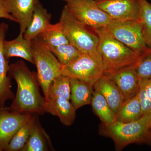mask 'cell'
I'll return each instance as SVG.
<instances>
[{"label": "cell", "mask_w": 151, "mask_h": 151, "mask_svg": "<svg viewBox=\"0 0 151 151\" xmlns=\"http://www.w3.org/2000/svg\"><path fill=\"white\" fill-rule=\"evenodd\" d=\"M9 74L17 84L16 95L9 110L30 114L45 113L46 100L40 92L37 73L30 70L24 61L20 60L9 64Z\"/></svg>", "instance_id": "obj_1"}, {"label": "cell", "mask_w": 151, "mask_h": 151, "mask_svg": "<svg viewBox=\"0 0 151 151\" xmlns=\"http://www.w3.org/2000/svg\"><path fill=\"white\" fill-rule=\"evenodd\" d=\"M76 111L70 100L65 97H58L46 100L45 112L58 116L65 126H70L74 123Z\"/></svg>", "instance_id": "obj_16"}, {"label": "cell", "mask_w": 151, "mask_h": 151, "mask_svg": "<svg viewBox=\"0 0 151 151\" xmlns=\"http://www.w3.org/2000/svg\"><path fill=\"white\" fill-rule=\"evenodd\" d=\"M138 94L142 116L151 115V79L139 81Z\"/></svg>", "instance_id": "obj_27"}, {"label": "cell", "mask_w": 151, "mask_h": 151, "mask_svg": "<svg viewBox=\"0 0 151 151\" xmlns=\"http://www.w3.org/2000/svg\"><path fill=\"white\" fill-rule=\"evenodd\" d=\"M39 1V0H35V4Z\"/></svg>", "instance_id": "obj_32"}, {"label": "cell", "mask_w": 151, "mask_h": 151, "mask_svg": "<svg viewBox=\"0 0 151 151\" xmlns=\"http://www.w3.org/2000/svg\"><path fill=\"white\" fill-rule=\"evenodd\" d=\"M2 29V23H0V34H1V30Z\"/></svg>", "instance_id": "obj_31"}, {"label": "cell", "mask_w": 151, "mask_h": 151, "mask_svg": "<svg viewBox=\"0 0 151 151\" xmlns=\"http://www.w3.org/2000/svg\"><path fill=\"white\" fill-rule=\"evenodd\" d=\"M51 14L38 2L35 4L32 18L23 37L32 41L43 32L51 24Z\"/></svg>", "instance_id": "obj_15"}, {"label": "cell", "mask_w": 151, "mask_h": 151, "mask_svg": "<svg viewBox=\"0 0 151 151\" xmlns=\"http://www.w3.org/2000/svg\"><path fill=\"white\" fill-rule=\"evenodd\" d=\"M59 22L69 43L81 53L89 55L102 62L97 49L99 37L95 32L74 19L64 7Z\"/></svg>", "instance_id": "obj_3"}, {"label": "cell", "mask_w": 151, "mask_h": 151, "mask_svg": "<svg viewBox=\"0 0 151 151\" xmlns=\"http://www.w3.org/2000/svg\"><path fill=\"white\" fill-rule=\"evenodd\" d=\"M93 87L105 97L117 116L124 103V99L123 94L115 82L108 76L103 74L94 83Z\"/></svg>", "instance_id": "obj_14"}, {"label": "cell", "mask_w": 151, "mask_h": 151, "mask_svg": "<svg viewBox=\"0 0 151 151\" xmlns=\"http://www.w3.org/2000/svg\"><path fill=\"white\" fill-rule=\"evenodd\" d=\"M64 8L72 17L94 30L105 27L112 19L96 4L95 0H70Z\"/></svg>", "instance_id": "obj_7"}, {"label": "cell", "mask_w": 151, "mask_h": 151, "mask_svg": "<svg viewBox=\"0 0 151 151\" xmlns=\"http://www.w3.org/2000/svg\"><path fill=\"white\" fill-rule=\"evenodd\" d=\"M61 74L94 85L103 74V65L101 61L93 57L82 53L73 62L68 65H62Z\"/></svg>", "instance_id": "obj_8"}, {"label": "cell", "mask_w": 151, "mask_h": 151, "mask_svg": "<svg viewBox=\"0 0 151 151\" xmlns=\"http://www.w3.org/2000/svg\"><path fill=\"white\" fill-rule=\"evenodd\" d=\"M134 66L139 81L151 79V49L141 55Z\"/></svg>", "instance_id": "obj_28"}, {"label": "cell", "mask_w": 151, "mask_h": 151, "mask_svg": "<svg viewBox=\"0 0 151 151\" xmlns=\"http://www.w3.org/2000/svg\"><path fill=\"white\" fill-rule=\"evenodd\" d=\"M51 147L50 139L36 117L27 142L21 151H48Z\"/></svg>", "instance_id": "obj_19"}, {"label": "cell", "mask_w": 151, "mask_h": 151, "mask_svg": "<svg viewBox=\"0 0 151 151\" xmlns=\"http://www.w3.org/2000/svg\"><path fill=\"white\" fill-rule=\"evenodd\" d=\"M145 143H151V124L147 133Z\"/></svg>", "instance_id": "obj_30"}, {"label": "cell", "mask_w": 151, "mask_h": 151, "mask_svg": "<svg viewBox=\"0 0 151 151\" xmlns=\"http://www.w3.org/2000/svg\"><path fill=\"white\" fill-rule=\"evenodd\" d=\"M1 109H0V110H1Z\"/></svg>", "instance_id": "obj_34"}, {"label": "cell", "mask_w": 151, "mask_h": 151, "mask_svg": "<svg viewBox=\"0 0 151 151\" xmlns=\"http://www.w3.org/2000/svg\"><path fill=\"white\" fill-rule=\"evenodd\" d=\"M0 18L7 19L17 22L16 19L6 11L3 5V0H0Z\"/></svg>", "instance_id": "obj_29"}, {"label": "cell", "mask_w": 151, "mask_h": 151, "mask_svg": "<svg viewBox=\"0 0 151 151\" xmlns=\"http://www.w3.org/2000/svg\"><path fill=\"white\" fill-rule=\"evenodd\" d=\"M139 1V15L138 21L147 44L151 48V4L147 0Z\"/></svg>", "instance_id": "obj_25"}, {"label": "cell", "mask_w": 151, "mask_h": 151, "mask_svg": "<svg viewBox=\"0 0 151 151\" xmlns=\"http://www.w3.org/2000/svg\"><path fill=\"white\" fill-rule=\"evenodd\" d=\"M151 124V115H145L137 121L129 122L116 121L110 125L103 124L101 132L111 138L116 149L120 150L133 143L145 142Z\"/></svg>", "instance_id": "obj_4"}, {"label": "cell", "mask_w": 151, "mask_h": 151, "mask_svg": "<svg viewBox=\"0 0 151 151\" xmlns=\"http://www.w3.org/2000/svg\"><path fill=\"white\" fill-rule=\"evenodd\" d=\"M38 37L50 48L69 43L59 22L50 24Z\"/></svg>", "instance_id": "obj_22"}, {"label": "cell", "mask_w": 151, "mask_h": 151, "mask_svg": "<svg viewBox=\"0 0 151 151\" xmlns=\"http://www.w3.org/2000/svg\"><path fill=\"white\" fill-rule=\"evenodd\" d=\"M95 1L112 19L125 21L139 19V0H95Z\"/></svg>", "instance_id": "obj_9"}, {"label": "cell", "mask_w": 151, "mask_h": 151, "mask_svg": "<svg viewBox=\"0 0 151 151\" xmlns=\"http://www.w3.org/2000/svg\"><path fill=\"white\" fill-rule=\"evenodd\" d=\"M32 114L18 113L5 108L0 110V151L4 150L15 134L31 119Z\"/></svg>", "instance_id": "obj_10"}, {"label": "cell", "mask_w": 151, "mask_h": 151, "mask_svg": "<svg viewBox=\"0 0 151 151\" xmlns=\"http://www.w3.org/2000/svg\"><path fill=\"white\" fill-rule=\"evenodd\" d=\"M134 66L122 68L108 76L122 92L124 102L134 97L139 91V80Z\"/></svg>", "instance_id": "obj_13"}, {"label": "cell", "mask_w": 151, "mask_h": 151, "mask_svg": "<svg viewBox=\"0 0 151 151\" xmlns=\"http://www.w3.org/2000/svg\"><path fill=\"white\" fill-rule=\"evenodd\" d=\"M93 31L99 37L97 49L104 75H110L122 68L135 65L140 55L111 36L105 28Z\"/></svg>", "instance_id": "obj_2"}, {"label": "cell", "mask_w": 151, "mask_h": 151, "mask_svg": "<svg viewBox=\"0 0 151 151\" xmlns=\"http://www.w3.org/2000/svg\"><path fill=\"white\" fill-rule=\"evenodd\" d=\"M61 1H65V2H67L68 1H70V0H61Z\"/></svg>", "instance_id": "obj_33"}, {"label": "cell", "mask_w": 151, "mask_h": 151, "mask_svg": "<svg viewBox=\"0 0 151 151\" xmlns=\"http://www.w3.org/2000/svg\"><path fill=\"white\" fill-rule=\"evenodd\" d=\"M32 42L34 64L36 66L38 80L46 99L52 82L61 75L62 65L50 47L38 37Z\"/></svg>", "instance_id": "obj_5"}, {"label": "cell", "mask_w": 151, "mask_h": 151, "mask_svg": "<svg viewBox=\"0 0 151 151\" xmlns=\"http://www.w3.org/2000/svg\"><path fill=\"white\" fill-rule=\"evenodd\" d=\"M5 56L7 59L14 57H19L34 64L32 42L19 35L12 40H5L3 44Z\"/></svg>", "instance_id": "obj_17"}, {"label": "cell", "mask_w": 151, "mask_h": 151, "mask_svg": "<svg viewBox=\"0 0 151 151\" xmlns=\"http://www.w3.org/2000/svg\"><path fill=\"white\" fill-rule=\"evenodd\" d=\"M50 49L62 65L71 63L82 54L78 49L70 43Z\"/></svg>", "instance_id": "obj_26"}, {"label": "cell", "mask_w": 151, "mask_h": 151, "mask_svg": "<svg viewBox=\"0 0 151 151\" xmlns=\"http://www.w3.org/2000/svg\"><path fill=\"white\" fill-rule=\"evenodd\" d=\"M104 28L111 36L139 55L151 49L146 43L138 20L112 19Z\"/></svg>", "instance_id": "obj_6"}, {"label": "cell", "mask_w": 151, "mask_h": 151, "mask_svg": "<svg viewBox=\"0 0 151 151\" xmlns=\"http://www.w3.org/2000/svg\"><path fill=\"white\" fill-rule=\"evenodd\" d=\"M35 4V0H3V5L6 11L19 23V35L23 36L29 25Z\"/></svg>", "instance_id": "obj_12"}, {"label": "cell", "mask_w": 151, "mask_h": 151, "mask_svg": "<svg viewBox=\"0 0 151 151\" xmlns=\"http://www.w3.org/2000/svg\"><path fill=\"white\" fill-rule=\"evenodd\" d=\"M8 27L7 24L2 23L0 34V109L5 108L6 102L9 100H13L15 97L12 90L11 77L9 74V59L5 56L3 49V44Z\"/></svg>", "instance_id": "obj_11"}, {"label": "cell", "mask_w": 151, "mask_h": 151, "mask_svg": "<svg viewBox=\"0 0 151 151\" xmlns=\"http://www.w3.org/2000/svg\"><path fill=\"white\" fill-rule=\"evenodd\" d=\"M36 117L33 115L28 122L19 129L6 147L4 150L21 151L27 142Z\"/></svg>", "instance_id": "obj_23"}, {"label": "cell", "mask_w": 151, "mask_h": 151, "mask_svg": "<svg viewBox=\"0 0 151 151\" xmlns=\"http://www.w3.org/2000/svg\"><path fill=\"white\" fill-rule=\"evenodd\" d=\"M91 104L94 113L103 124L108 126L116 122V114L108 105L105 97L95 89L93 91Z\"/></svg>", "instance_id": "obj_20"}, {"label": "cell", "mask_w": 151, "mask_h": 151, "mask_svg": "<svg viewBox=\"0 0 151 151\" xmlns=\"http://www.w3.org/2000/svg\"><path fill=\"white\" fill-rule=\"evenodd\" d=\"M93 86L89 82L70 78V101L76 110L91 104Z\"/></svg>", "instance_id": "obj_18"}, {"label": "cell", "mask_w": 151, "mask_h": 151, "mask_svg": "<svg viewBox=\"0 0 151 151\" xmlns=\"http://www.w3.org/2000/svg\"><path fill=\"white\" fill-rule=\"evenodd\" d=\"M70 78L61 74L55 78L52 82L45 100H52L61 97L70 100Z\"/></svg>", "instance_id": "obj_24"}, {"label": "cell", "mask_w": 151, "mask_h": 151, "mask_svg": "<svg viewBox=\"0 0 151 151\" xmlns=\"http://www.w3.org/2000/svg\"><path fill=\"white\" fill-rule=\"evenodd\" d=\"M142 116L138 94L125 101L116 116V121L129 123L137 121Z\"/></svg>", "instance_id": "obj_21"}]
</instances>
